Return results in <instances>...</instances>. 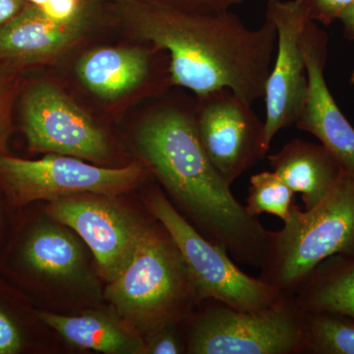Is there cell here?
<instances>
[{
    "mask_svg": "<svg viewBox=\"0 0 354 354\" xmlns=\"http://www.w3.org/2000/svg\"><path fill=\"white\" fill-rule=\"evenodd\" d=\"M124 13L140 39L169 55L172 85L196 95L228 88L251 106L264 97L278 38L269 18L250 29L230 10H187L158 0H134Z\"/></svg>",
    "mask_w": 354,
    "mask_h": 354,
    "instance_id": "cell-1",
    "label": "cell"
},
{
    "mask_svg": "<svg viewBox=\"0 0 354 354\" xmlns=\"http://www.w3.org/2000/svg\"><path fill=\"white\" fill-rule=\"evenodd\" d=\"M136 141L149 169L200 234L242 264L262 268L272 232L249 216L212 164L200 141L194 111L176 104L158 106L142 121Z\"/></svg>",
    "mask_w": 354,
    "mask_h": 354,
    "instance_id": "cell-2",
    "label": "cell"
},
{
    "mask_svg": "<svg viewBox=\"0 0 354 354\" xmlns=\"http://www.w3.org/2000/svg\"><path fill=\"white\" fill-rule=\"evenodd\" d=\"M106 297L127 325L147 335L178 323L201 302L162 225L146 228L129 264L109 283Z\"/></svg>",
    "mask_w": 354,
    "mask_h": 354,
    "instance_id": "cell-3",
    "label": "cell"
},
{
    "mask_svg": "<svg viewBox=\"0 0 354 354\" xmlns=\"http://www.w3.org/2000/svg\"><path fill=\"white\" fill-rule=\"evenodd\" d=\"M334 255H354V176L344 172L313 209L292 205L283 227L272 232L259 279L293 295L317 266Z\"/></svg>",
    "mask_w": 354,
    "mask_h": 354,
    "instance_id": "cell-4",
    "label": "cell"
},
{
    "mask_svg": "<svg viewBox=\"0 0 354 354\" xmlns=\"http://www.w3.org/2000/svg\"><path fill=\"white\" fill-rule=\"evenodd\" d=\"M193 318L186 351L193 354H306V312L288 295L269 308L239 310L209 300Z\"/></svg>",
    "mask_w": 354,
    "mask_h": 354,
    "instance_id": "cell-5",
    "label": "cell"
},
{
    "mask_svg": "<svg viewBox=\"0 0 354 354\" xmlns=\"http://www.w3.org/2000/svg\"><path fill=\"white\" fill-rule=\"evenodd\" d=\"M147 206L178 248L200 301L215 300L234 309L260 310L288 297L241 271L225 249L200 234L160 190L150 194Z\"/></svg>",
    "mask_w": 354,
    "mask_h": 354,
    "instance_id": "cell-6",
    "label": "cell"
},
{
    "mask_svg": "<svg viewBox=\"0 0 354 354\" xmlns=\"http://www.w3.org/2000/svg\"><path fill=\"white\" fill-rule=\"evenodd\" d=\"M143 178L144 169L138 162L106 169L57 153L37 160L0 153V188L13 208L78 195L115 198L136 187Z\"/></svg>",
    "mask_w": 354,
    "mask_h": 354,
    "instance_id": "cell-7",
    "label": "cell"
},
{
    "mask_svg": "<svg viewBox=\"0 0 354 354\" xmlns=\"http://www.w3.org/2000/svg\"><path fill=\"white\" fill-rule=\"evenodd\" d=\"M21 123L32 152L57 153L102 162L109 145L101 127L51 83L27 88L21 102Z\"/></svg>",
    "mask_w": 354,
    "mask_h": 354,
    "instance_id": "cell-8",
    "label": "cell"
},
{
    "mask_svg": "<svg viewBox=\"0 0 354 354\" xmlns=\"http://www.w3.org/2000/svg\"><path fill=\"white\" fill-rule=\"evenodd\" d=\"M197 99L194 116L200 141L212 164L232 185L267 156L264 121L228 88Z\"/></svg>",
    "mask_w": 354,
    "mask_h": 354,
    "instance_id": "cell-9",
    "label": "cell"
},
{
    "mask_svg": "<svg viewBox=\"0 0 354 354\" xmlns=\"http://www.w3.org/2000/svg\"><path fill=\"white\" fill-rule=\"evenodd\" d=\"M266 17L274 23L277 57L266 81L264 146L269 152L281 130L295 124L305 101L306 65L301 48L302 34L310 19L304 0H269Z\"/></svg>",
    "mask_w": 354,
    "mask_h": 354,
    "instance_id": "cell-10",
    "label": "cell"
},
{
    "mask_svg": "<svg viewBox=\"0 0 354 354\" xmlns=\"http://www.w3.org/2000/svg\"><path fill=\"white\" fill-rule=\"evenodd\" d=\"M114 198L78 195L50 202L51 220L76 232L94 254L100 274L111 283L129 264L148 225Z\"/></svg>",
    "mask_w": 354,
    "mask_h": 354,
    "instance_id": "cell-11",
    "label": "cell"
},
{
    "mask_svg": "<svg viewBox=\"0 0 354 354\" xmlns=\"http://www.w3.org/2000/svg\"><path fill=\"white\" fill-rule=\"evenodd\" d=\"M306 65V95L295 127L314 135L339 160L344 174L354 176V128L335 102L325 78L328 36L310 20L301 38Z\"/></svg>",
    "mask_w": 354,
    "mask_h": 354,
    "instance_id": "cell-12",
    "label": "cell"
},
{
    "mask_svg": "<svg viewBox=\"0 0 354 354\" xmlns=\"http://www.w3.org/2000/svg\"><path fill=\"white\" fill-rule=\"evenodd\" d=\"M87 15L59 22L29 4L0 28V62L30 65L57 57L80 36Z\"/></svg>",
    "mask_w": 354,
    "mask_h": 354,
    "instance_id": "cell-13",
    "label": "cell"
},
{
    "mask_svg": "<svg viewBox=\"0 0 354 354\" xmlns=\"http://www.w3.org/2000/svg\"><path fill=\"white\" fill-rule=\"evenodd\" d=\"M270 164L295 193H300L305 209H311L329 195L342 174L339 160L322 144L293 139L278 153L269 156Z\"/></svg>",
    "mask_w": 354,
    "mask_h": 354,
    "instance_id": "cell-14",
    "label": "cell"
},
{
    "mask_svg": "<svg viewBox=\"0 0 354 354\" xmlns=\"http://www.w3.org/2000/svg\"><path fill=\"white\" fill-rule=\"evenodd\" d=\"M152 57V53L144 48H97L81 57L77 74L95 95L102 99H118L150 77Z\"/></svg>",
    "mask_w": 354,
    "mask_h": 354,
    "instance_id": "cell-15",
    "label": "cell"
},
{
    "mask_svg": "<svg viewBox=\"0 0 354 354\" xmlns=\"http://www.w3.org/2000/svg\"><path fill=\"white\" fill-rule=\"evenodd\" d=\"M37 316L78 348L108 354L145 353V341L138 333L102 312H85L78 316L38 312Z\"/></svg>",
    "mask_w": 354,
    "mask_h": 354,
    "instance_id": "cell-16",
    "label": "cell"
},
{
    "mask_svg": "<svg viewBox=\"0 0 354 354\" xmlns=\"http://www.w3.org/2000/svg\"><path fill=\"white\" fill-rule=\"evenodd\" d=\"M293 297L302 311L333 312L354 321V255L324 260Z\"/></svg>",
    "mask_w": 354,
    "mask_h": 354,
    "instance_id": "cell-17",
    "label": "cell"
},
{
    "mask_svg": "<svg viewBox=\"0 0 354 354\" xmlns=\"http://www.w3.org/2000/svg\"><path fill=\"white\" fill-rule=\"evenodd\" d=\"M21 269L38 276L65 278L80 269L83 255L76 239L65 230L39 223L28 230L17 251Z\"/></svg>",
    "mask_w": 354,
    "mask_h": 354,
    "instance_id": "cell-18",
    "label": "cell"
},
{
    "mask_svg": "<svg viewBox=\"0 0 354 354\" xmlns=\"http://www.w3.org/2000/svg\"><path fill=\"white\" fill-rule=\"evenodd\" d=\"M307 354H354V321L333 312H306Z\"/></svg>",
    "mask_w": 354,
    "mask_h": 354,
    "instance_id": "cell-19",
    "label": "cell"
},
{
    "mask_svg": "<svg viewBox=\"0 0 354 354\" xmlns=\"http://www.w3.org/2000/svg\"><path fill=\"white\" fill-rule=\"evenodd\" d=\"M295 193L274 171H263L250 178V187L245 207L253 218L268 213L281 221L288 220Z\"/></svg>",
    "mask_w": 354,
    "mask_h": 354,
    "instance_id": "cell-20",
    "label": "cell"
},
{
    "mask_svg": "<svg viewBox=\"0 0 354 354\" xmlns=\"http://www.w3.org/2000/svg\"><path fill=\"white\" fill-rule=\"evenodd\" d=\"M177 324L165 326L153 334L147 335L145 353L179 354L186 351V344L177 334Z\"/></svg>",
    "mask_w": 354,
    "mask_h": 354,
    "instance_id": "cell-21",
    "label": "cell"
},
{
    "mask_svg": "<svg viewBox=\"0 0 354 354\" xmlns=\"http://www.w3.org/2000/svg\"><path fill=\"white\" fill-rule=\"evenodd\" d=\"M46 16L59 22H71L86 15L81 0H26Z\"/></svg>",
    "mask_w": 354,
    "mask_h": 354,
    "instance_id": "cell-22",
    "label": "cell"
},
{
    "mask_svg": "<svg viewBox=\"0 0 354 354\" xmlns=\"http://www.w3.org/2000/svg\"><path fill=\"white\" fill-rule=\"evenodd\" d=\"M309 19L329 25L348 9L354 0H304Z\"/></svg>",
    "mask_w": 354,
    "mask_h": 354,
    "instance_id": "cell-23",
    "label": "cell"
},
{
    "mask_svg": "<svg viewBox=\"0 0 354 354\" xmlns=\"http://www.w3.org/2000/svg\"><path fill=\"white\" fill-rule=\"evenodd\" d=\"M20 328L12 317L0 307V354H17L23 349Z\"/></svg>",
    "mask_w": 354,
    "mask_h": 354,
    "instance_id": "cell-24",
    "label": "cell"
},
{
    "mask_svg": "<svg viewBox=\"0 0 354 354\" xmlns=\"http://www.w3.org/2000/svg\"><path fill=\"white\" fill-rule=\"evenodd\" d=\"M12 88L6 71L0 67V153H6L7 140L11 132Z\"/></svg>",
    "mask_w": 354,
    "mask_h": 354,
    "instance_id": "cell-25",
    "label": "cell"
},
{
    "mask_svg": "<svg viewBox=\"0 0 354 354\" xmlns=\"http://www.w3.org/2000/svg\"><path fill=\"white\" fill-rule=\"evenodd\" d=\"M169 6L187 10L203 11V12H221L230 10L232 7L239 6L245 0H158Z\"/></svg>",
    "mask_w": 354,
    "mask_h": 354,
    "instance_id": "cell-26",
    "label": "cell"
},
{
    "mask_svg": "<svg viewBox=\"0 0 354 354\" xmlns=\"http://www.w3.org/2000/svg\"><path fill=\"white\" fill-rule=\"evenodd\" d=\"M26 0H0V28L24 9Z\"/></svg>",
    "mask_w": 354,
    "mask_h": 354,
    "instance_id": "cell-27",
    "label": "cell"
},
{
    "mask_svg": "<svg viewBox=\"0 0 354 354\" xmlns=\"http://www.w3.org/2000/svg\"><path fill=\"white\" fill-rule=\"evenodd\" d=\"M339 20L344 28V37L354 41V3L344 11Z\"/></svg>",
    "mask_w": 354,
    "mask_h": 354,
    "instance_id": "cell-28",
    "label": "cell"
},
{
    "mask_svg": "<svg viewBox=\"0 0 354 354\" xmlns=\"http://www.w3.org/2000/svg\"><path fill=\"white\" fill-rule=\"evenodd\" d=\"M351 84L354 87V71L353 72V74H351Z\"/></svg>",
    "mask_w": 354,
    "mask_h": 354,
    "instance_id": "cell-29",
    "label": "cell"
}]
</instances>
